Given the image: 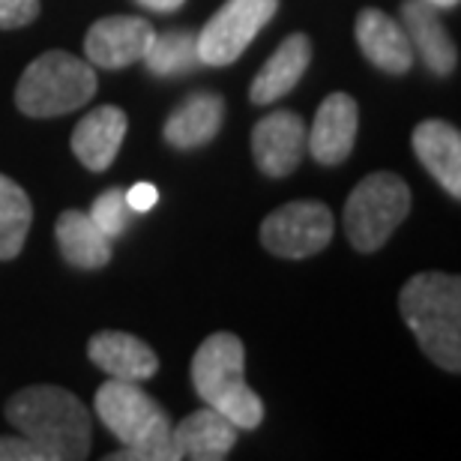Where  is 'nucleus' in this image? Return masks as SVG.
<instances>
[{
	"mask_svg": "<svg viewBox=\"0 0 461 461\" xmlns=\"http://www.w3.org/2000/svg\"><path fill=\"white\" fill-rule=\"evenodd\" d=\"M6 420L54 461H81L90 456V411L63 386H27L15 393L6 404Z\"/></svg>",
	"mask_w": 461,
	"mask_h": 461,
	"instance_id": "obj_1",
	"label": "nucleus"
},
{
	"mask_svg": "<svg viewBox=\"0 0 461 461\" xmlns=\"http://www.w3.org/2000/svg\"><path fill=\"white\" fill-rule=\"evenodd\" d=\"M399 312L431 363L461 368V282L447 273H420L399 294Z\"/></svg>",
	"mask_w": 461,
	"mask_h": 461,
	"instance_id": "obj_2",
	"label": "nucleus"
},
{
	"mask_svg": "<svg viewBox=\"0 0 461 461\" xmlns=\"http://www.w3.org/2000/svg\"><path fill=\"white\" fill-rule=\"evenodd\" d=\"M96 417L126 447V453L108 456V461H180L168 413L138 384L117 377L105 381L96 390Z\"/></svg>",
	"mask_w": 461,
	"mask_h": 461,
	"instance_id": "obj_3",
	"label": "nucleus"
},
{
	"mask_svg": "<svg viewBox=\"0 0 461 461\" xmlns=\"http://www.w3.org/2000/svg\"><path fill=\"white\" fill-rule=\"evenodd\" d=\"M192 384L207 408L219 411L237 429L252 431L264 420V402L246 384V350L234 333L204 339L192 359Z\"/></svg>",
	"mask_w": 461,
	"mask_h": 461,
	"instance_id": "obj_4",
	"label": "nucleus"
},
{
	"mask_svg": "<svg viewBox=\"0 0 461 461\" xmlns=\"http://www.w3.org/2000/svg\"><path fill=\"white\" fill-rule=\"evenodd\" d=\"M96 94V72L69 51L40 54L18 78L15 105L27 117H60L85 108Z\"/></svg>",
	"mask_w": 461,
	"mask_h": 461,
	"instance_id": "obj_5",
	"label": "nucleus"
},
{
	"mask_svg": "<svg viewBox=\"0 0 461 461\" xmlns=\"http://www.w3.org/2000/svg\"><path fill=\"white\" fill-rule=\"evenodd\" d=\"M411 213V189L399 174L377 171L354 186L345 204V234L357 252H377Z\"/></svg>",
	"mask_w": 461,
	"mask_h": 461,
	"instance_id": "obj_6",
	"label": "nucleus"
},
{
	"mask_svg": "<svg viewBox=\"0 0 461 461\" xmlns=\"http://www.w3.org/2000/svg\"><path fill=\"white\" fill-rule=\"evenodd\" d=\"M279 0H228L198 33V58L204 67H228L249 42L270 24Z\"/></svg>",
	"mask_w": 461,
	"mask_h": 461,
	"instance_id": "obj_7",
	"label": "nucleus"
},
{
	"mask_svg": "<svg viewBox=\"0 0 461 461\" xmlns=\"http://www.w3.org/2000/svg\"><path fill=\"white\" fill-rule=\"evenodd\" d=\"M333 240V213L321 201H291L273 210L261 225V243L267 252L288 261L318 255Z\"/></svg>",
	"mask_w": 461,
	"mask_h": 461,
	"instance_id": "obj_8",
	"label": "nucleus"
},
{
	"mask_svg": "<svg viewBox=\"0 0 461 461\" xmlns=\"http://www.w3.org/2000/svg\"><path fill=\"white\" fill-rule=\"evenodd\" d=\"M156 40L150 22L132 15H108L90 27L85 36V54L90 67L103 69H126L144 60Z\"/></svg>",
	"mask_w": 461,
	"mask_h": 461,
	"instance_id": "obj_9",
	"label": "nucleus"
},
{
	"mask_svg": "<svg viewBox=\"0 0 461 461\" xmlns=\"http://www.w3.org/2000/svg\"><path fill=\"white\" fill-rule=\"evenodd\" d=\"M306 153V123L294 112L267 114L252 129V156L267 177H288Z\"/></svg>",
	"mask_w": 461,
	"mask_h": 461,
	"instance_id": "obj_10",
	"label": "nucleus"
},
{
	"mask_svg": "<svg viewBox=\"0 0 461 461\" xmlns=\"http://www.w3.org/2000/svg\"><path fill=\"white\" fill-rule=\"evenodd\" d=\"M359 126V108L354 96L348 94H330L321 103L312 129L306 132V147L312 159L321 165H342L357 141Z\"/></svg>",
	"mask_w": 461,
	"mask_h": 461,
	"instance_id": "obj_11",
	"label": "nucleus"
},
{
	"mask_svg": "<svg viewBox=\"0 0 461 461\" xmlns=\"http://www.w3.org/2000/svg\"><path fill=\"white\" fill-rule=\"evenodd\" d=\"M402 27L408 33V42L413 49V58L426 63L435 76H449L458 63V49L449 40L440 13L429 0H404L402 4Z\"/></svg>",
	"mask_w": 461,
	"mask_h": 461,
	"instance_id": "obj_12",
	"label": "nucleus"
},
{
	"mask_svg": "<svg viewBox=\"0 0 461 461\" xmlns=\"http://www.w3.org/2000/svg\"><path fill=\"white\" fill-rule=\"evenodd\" d=\"M129 117L123 108L103 105L94 108L87 117L78 120V126L72 129V153L78 156V162L87 171H105L112 168L117 159L120 144L126 138Z\"/></svg>",
	"mask_w": 461,
	"mask_h": 461,
	"instance_id": "obj_13",
	"label": "nucleus"
},
{
	"mask_svg": "<svg viewBox=\"0 0 461 461\" xmlns=\"http://www.w3.org/2000/svg\"><path fill=\"white\" fill-rule=\"evenodd\" d=\"M357 42L359 51L372 67L390 72V76H404L413 67V49L408 42L404 27L381 9H363L357 18Z\"/></svg>",
	"mask_w": 461,
	"mask_h": 461,
	"instance_id": "obj_14",
	"label": "nucleus"
},
{
	"mask_svg": "<svg viewBox=\"0 0 461 461\" xmlns=\"http://www.w3.org/2000/svg\"><path fill=\"white\" fill-rule=\"evenodd\" d=\"M171 440L177 458L222 461L237 444V426L219 411L204 408L189 413L177 426H171Z\"/></svg>",
	"mask_w": 461,
	"mask_h": 461,
	"instance_id": "obj_15",
	"label": "nucleus"
},
{
	"mask_svg": "<svg viewBox=\"0 0 461 461\" xmlns=\"http://www.w3.org/2000/svg\"><path fill=\"white\" fill-rule=\"evenodd\" d=\"M87 357L117 381L141 384L159 372V357L153 354V348L138 336L117 333V330H105V333H96L90 339Z\"/></svg>",
	"mask_w": 461,
	"mask_h": 461,
	"instance_id": "obj_16",
	"label": "nucleus"
},
{
	"mask_svg": "<svg viewBox=\"0 0 461 461\" xmlns=\"http://www.w3.org/2000/svg\"><path fill=\"white\" fill-rule=\"evenodd\" d=\"M413 153L456 201L461 198V132L444 120H422L413 129Z\"/></svg>",
	"mask_w": 461,
	"mask_h": 461,
	"instance_id": "obj_17",
	"label": "nucleus"
},
{
	"mask_svg": "<svg viewBox=\"0 0 461 461\" xmlns=\"http://www.w3.org/2000/svg\"><path fill=\"white\" fill-rule=\"evenodd\" d=\"M225 120V99L210 90L192 94L174 114L165 120L162 138L177 150H195V147L210 144L219 135Z\"/></svg>",
	"mask_w": 461,
	"mask_h": 461,
	"instance_id": "obj_18",
	"label": "nucleus"
},
{
	"mask_svg": "<svg viewBox=\"0 0 461 461\" xmlns=\"http://www.w3.org/2000/svg\"><path fill=\"white\" fill-rule=\"evenodd\" d=\"M312 60V42L309 36L303 33H291L279 49L273 51V58L264 63L261 72L252 81V90H249V99L255 105H270L276 99L288 96L297 81L306 76V67Z\"/></svg>",
	"mask_w": 461,
	"mask_h": 461,
	"instance_id": "obj_19",
	"label": "nucleus"
},
{
	"mask_svg": "<svg viewBox=\"0 0 461 461\" xmlns=\"http://www.w3.org/2000/svg\"><path fill=\"white\" fill-rule=\"evenodd\" d=\"M54 237H58V246L63 258H67V264L78 267V270H99V267L112 261V240L81 210L60 213Z\"/></svg>",
	"mask_w": 461,
	"mask_h": 461,
	"instance_id": "obj_20",
	"label": "nucleus"
},
{
	"mask_svg": "<svg viewBox=\"0 0 461 461\" xmlns=\"http://www.w3.org/2000/svg\"><path fill=\"white\" fill-rule=\"evenodd\" d=\"M33 222V204L27 192L0 174V261H9L24 249Z\"/></svg>",
	"mask_w": 461,
	"mask_h": 461,
	"instance_id": "obj_21",
	"label": "nucleus"
},
{
	"mask_svg": "<svg viewBox=\"0 0 461 461\" xmlns=\"http://www.w3.org/2000/svg\"><path fill=\"white\" fill-rule=\"evenodd\" d=\"M141 63H147V69L162 78H177L204 67L198 58V33L192 31H168L162 36L156 33L150 51L144 54Z\"/></svg>",
	"mask_w": 461,
	"mask_h": 461,
	"instance_id": "obj_22",
	"label": "nucleus"
},
{
	"mask_svg": "<svg viewBox=\"0 0 461 461\" xmlns=\"http://www.w3.org/2000/svg\"><path fill=\"white\" fill-rule=\"evenodd\" d=\"M87 216L94 219V225L103 230L108 240H117L129 228V216H132V210L126 204V189L114 186L103 192V195L94 201Z\"/></svg>",
	"mask_w": 461,
	"mask_h": 461,
	"instance_id": "obj_23",
	"label": "nucleus"
},
{
	"mask_svg": "<svg viewBox=\"0 0 461 461\" xmlns=\"http://www.w3.org/2000/svg\"><path fill=\"white\" fill-rule=\"evenodd\" d=\"M40 15V0H0V31L27 27Z\"/></svg>",
	"mask_w": 461,
	"mask_h": 461,
	"instance_id": "obj_24",
	"label": "nucleus"
},
{
	"mask_svg": "<svg viewBox=\"0 0 461 461\" xmlns=\"http://www.w3.org/2000/svg\"><path fill=\"white\" fill-rule=\"evenodd\" d=\"M0 461H54L40 444H33L31 438L15 435V438H0Z\"/></svg>",
	"mask_w": 461,
	"mask_h": 461,
	"instance_id": "obj_25",
	"label": "nucleus"
},
{
	"mask_svg": "<svg viewBox=\"0 0 461 461\" xmlns=\"http://www.w3.org/2000/svg\"><path fill=\"white\" fill-rule=\"evenodd\" d=\"M156 201H159V189L153 183H135V186L126 189V204L132 213H147V210L156 207Z\"/></svg>",
	"mask_w": 461,
	"mask_h": 461,
	"instance_id": "obj_26",
	"label": "nucleus"
},
{
	"mask_svg": "<svg viewBox=\"0 0 461 461\" xmlns=\"http://www.w3.org/2000/svg\"><path fill=\"white\" fill-rule=\"evenodd\" d=\"M141 6L153 9V13H177V9L186 4V0H138Z\"/></svg>",
	"mask_w": 461,
	"mask_h": 461,
	"instance_id": "obj_27",
	"label": "nucleus"
},
{
	"mask_svg": "<svg viewBox=\"0 0 461 461\" xmlns=\"http://www.w3.org/2000/svg\"><path fill=\"white\" fill-rule=\"evenodd\" d=\"M429 4H435L438 9H453L458 6V0H429Z\"/></svg>",
	"mask_w": 461,
	"mask_h": 461,
	"instance_id": "obj_28",
	"label": "nucleus"
}]
</instances>
